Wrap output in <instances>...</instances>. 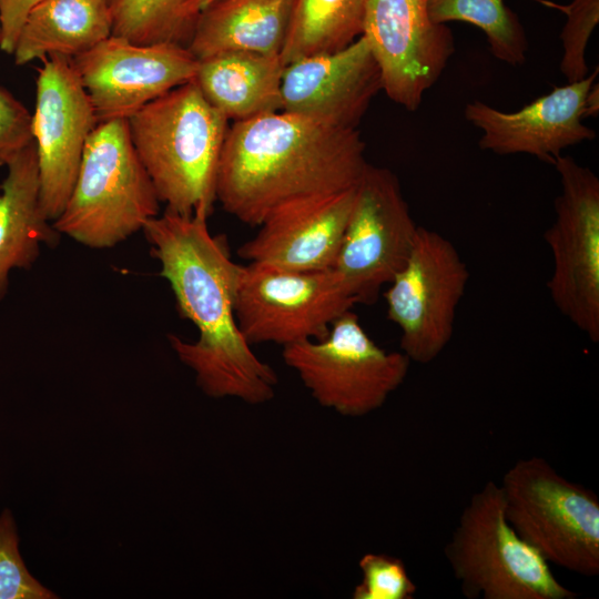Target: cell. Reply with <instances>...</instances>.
Instances as JSON below:
<instances>
[{
	"label": "cell",
	"mask_w": 599,
	"mask_h": 599,
	"mask_svg": "<svg viewBox=\"0 0 599 599\" xmlns=\"http://www.w3.org/2000/svg\"><path fill=\"white\" fill-rule=\"evenodd\" d=\"M499 487L507 520L549 565L585 577L599 575V498L593 490L537 456L517 460Z\"/></svg>",
	"instance_id": "8992f818"
},
{
	"label": "cell",
	"mask_w": 599,
	"mask_h": 599,
	"mask_svg": "<svg viewBox=\"0 0 599 599\" xmlns=\"http://www.w3.org/2000/svg\"><path fill=\"white\" fill-rule=\"evenodd\" d=\"M356 186L285 204L270 213L237 251L251 264L286 271L333 268Z\"/></svg>",
	"instance_id": "e0dca14e"
},
{
	"label": "cell",
	"mask_w": 599,
	"mask_h": 599,
	"mask_svg": "<svg viewBox=\"0 0 599 599\" xmlns=\"http://www.w3.org/2000/svg\"><path fill=\"white\" fill-rule=\"evenodd\" d=\"M561 183L544 238L554 257L547 288L557 309L599 342V179L569 155L552 164Z\"/></svg>",
	"instance_id": "9c48e42d"
},
{
	"label": "cell",
	"mask_w": 599,
	"mask_h": 599,
	"mask_svg": "<svg viewBox=\"0 0 599 599\" xmlns=\"http://www.w3.org/2000/svg\"><path fill=\"white\" fill-rule=\"evenodd\" d=\"M32 141V114L0 87V166H7Z\"/></svg>",
	"instance_id": "83f0119b"
},
{
	"label": "cell",
	"mask_w": 599,
	"mask_h": 599,
	"mask_svg": "<svg viewBox=\"0 0 599 599\" xmlns=\"http://www.w3.org/2000/svg\"><path fill=\"white\" fill-rule=\"evenodd\" d=\"M380 71L382 90L416 111L455 52L447 24L435 23L427 0H368L362 34Z\"/></svg>",
	"instance_id": "4fadbf2b"
},
{
	"label": "cell",
	"mask_w": 599,
	"mask_h": 599,
	"mask_svg": "<svg viewBox=\"0 0 599 599\" xmlns=\"http://www.w3.org/2000/svg\"><path fill=\"white\" fill-rule=\"evenodd\" d=\"M556 8L567 17L560 34L564 52L559 68L568 82L579 81L589 74L586 51L599 22V0H572Z\"/></svg>",
	"instance_id": "484cf974"
},
{
	"label": "cell",
	"mask_w": 599,
	"mask_h": 599,
	"mask_svg": "<svg viewBox=\"0 0 599 599\" xmlns=\"http://www.w3.org/2000/svg\"><path fill=\"white\" fill-rule=\"evenodd\" d=\"M282 357L321 406L346 417L380 408L412 363L403 352L378 346L352 309L332 323L326 337L283 347Z\"/></svg>",
	"instance_id": "52a82bcc"
},
{
	"label": "cell",
	"mask_w": 599,
	"mask_h": 599,
	"mask_svg": "<svg viewBox=\"0 0 599 599\" xmlns=\"http://www.w3.org/2000/svg\"><path fill=\"white\" fill-rule=\"evenodd\" d=\"M598 83L595 82L590 90L588 91V94L586 97L585 101V110H583V116H596L599 111V90H598Z\"/></svg>",
	"instance_id": "f546056e"
},
{
	"label": "cell",
	"mask_w": 599,
	"mask_h": 599,
	"mask_svg": "<svg viewBox=\"0 0 599 599\" xmlns=\"http://www.w3.org/2000/svg\"><path fill=\"white\" fill-rule=\"evenodd\" d=\"M368 0H294L281 51L284 65L341 50L363 34Z\"/></svg>",
	"instance_id": "7402d4cb"
},
{
	"label": "cell",
	"mask_w": 599,
	"mask_h": 599,
	"mask_svg": "<svg viewBox=\"0 0 599 599\" xmlns=\"http://www.w3.org/2000/svg\"><path fill=\"white\" fill-rule=\"evenodd\" d=\"M28 570L19 551V537L9 509L0 514V599H54Z\"/></svg>",
	"instance_id": "d4e9b609"
},
{
	"label": "cell",
	"mask_w": 599,
	"mask_h": 599,
	"mask_svg": "<svg viewBox=\"0 0 599 599\" xmlns=\"http://www.w3.org/2000/svg\"><path fill=\"white\" fill-rule=\"evenodd\" d=\"M0 193V301L8 292L12 270H29L42 245H55L60 233L39 203V171L34 142L8 165Z\"/></svg>",
	"instance_id": "d6986e66"
},
{
	"label": "cell",
	"mask_w": 599,
	"mask_h": 599,
	"mask_svg": "<svg viewBox=\"0 0 599 599\" xmlns=\"http://www.w3.org/2000/svg\"><path fill=\"white\" fill-rule=\"evenodd\" d=\"M72 62L99 122L129 119L149 102L193 80L199 64L183 44H140L113 34Z\"/></svg>",
	"instance_id": "5bb4252c"
},
{
	"label": "cell",
	"mask_w": 599,
	"mask_h": 599,
	"mask_svg": "<svg viewBox=\"0 0 599 599\" xmlns=\"http://www.w3.org/2000/svg\"><path fill=\"white\" fill-rule=\"evenodd\" d=\"M44 0H0V49L13 53L18 37L30 12Z\"/></svg>",
	"instance_id": "f1b7e54d"
},
{
	"label": "cell",
	"mask_w": 599,
	"mask_h": 599,
	"mask_svg": "<svg viewBox=\"0 0 599 599\" xmlns=\"http://www.w3.org/2000/svg\"><path fill=\"white\" fill-rule=\"evenodd\" d=\"M367 164L356 129L285 111L234 121L219 160L216 201L258 226L285 204L356 186Z\"/></svg>",
	"instance_id": "7a4b0ae2"
},
{
	"label": "cell",
	"mask_w": 599,
	"mask_h": 599,
	"mask_svg": "<svg viewBox=\"0 0 599 599\" xmlns=\"http://www.w3.org/2000/svg\"><path fill=\"white\" fill-rule=\"evenodd\" d=\"M280 54L229 52L199 60L193 81L229 120L243 121L282 110Z\"/></svg>",
	"instance_id": "ffe728a7"
},
{
	"label": "cell",
	"mask_w": 599,
	"mask_h": 599,
	"mask_svg": "<svg viewBox=\"0 0 599 599\" xmlns=\"http://www.w3.org/2000/svg\"><path fill=\"white\" fill-rule=\"evenodd\" d=\"M333 268L286 271L243 265L235 318L251 344L283 347L326 337L332 323L356 305Z\"/></svg>",
	"instance_id": "ba28073f"
},
{
	"label": "cell",
	"mask_w": 599,
	"mask_h": 599,
	"mask_svg": "<svg viewBox=\"0 0 599 599\" xmlns=\"http://www.w3.org/2000/svg\"><path fill=\"white\" fill-rule=\"evenodd\" d=\"M207 217L165 209L142 229L181 316L199 332L191 343L173 334L167 338L204 394L264 404L275 396L277 375L237 326L234 307L243 265L232 260L223 236L211 234Z\"/></svg>",
	"instance_id": "6da1fadb"
},
{
	"label": "cell",
	"mask_w": 599,
	"mask_h": 599,
	"mask_svg": "<svg viewBox=\"0 0 599 599\" xmlns=\"http://www.w3.org/2000/svg\"><path fill=\"white\" fill-rule=\"evenodd\" d=\"M427 10L435 23L461 21L479 28L496 59L510 65L526 61L525 29L505 0H427Z\"/></svg>",
	"instance_id": "603a6c76"
},
{
	"label": "cell",
	"mask_w": 599,
	"mask_h": 599,
	"mask_svg": "<svg viewBox=\"0 0 599 599\" xmlns=\"http://www.w3.org/2000/svg\"><path fill=\"white\" fill-rule=\"evenodd\" d=\"M469 599H575L546 559L511 527L499 485L489 480L459 515L444 549Z\"/></svg>",
	"instance_id": "5b68a950"
},
{
	"label": "cell",
	"mask_w": 599,
	"mask_h": 599,
	"mask_svg": "<svg viewBox=\"0 0 599 599\" xmlns=\"http://www.w3.org/2000/svg\"><path fill=\"white\" fill-rule=\"evenodd\" d=\"M358 568L362 579L353 590V599H412L417 592L416 583L397 557L368 552L359 559Z\"/></svg>",
	"instance_id": "4316f807"
},
{
	"label": "cell",
	"mask_w": 599,
	"mask_h": 599,
	"mask_svg": "<svg viewBox=\"0 0 599 599\" xmlns=\"http://www.w3.org/2000/svg\"><path fill=\"white\" fill-rule=\"evenodd\" d=\"M111 34L106 0H44L28 16L12 55L17 65L50 55L72 59Z\"/></svg>",
	"instance_id": "44dd1931"
},
{
	"label": "cell",
	"mask_w": 599,
	"mask_h": 599,
	"mask_svg": "<svg viewBox=\"0 0 599 599\" xmlns=\"http://www.w3.org/2000/svg\"><path fill=\"white\" fill-rule=\"evenodd\" d=\"M216 0H196V9L200 13L201 10H203L204 8H206L207 6H210L212 2H214Z\"/></svg>",
	"instance_id": "4dcf8cb0"
},
{
	"label": "cell",
	"mask_w": 599,
	"mask_h": 599,
	"mask_svg": "<svg viewBox=\"0 0 599 599\" xmlns=\"http://www.w3.org/2000/svg\"><path fill=\"white\" fill-rule=\"evenodd\" d=\"M469 271L455 245L418 226L410 254L384 293L387 318L400 329V352L429 364L450 342Z\"/></svg>",
	"instance_id": "30bf717a"
},
{
	"label": "cell",
	"mask_w": 599,
	"mask_h": 599,
	"mask_svg": "<svg viewBox=\"0 0 599 599\" xmlns=\"http://www.w3.org/2000/svg\"><path fill=\"white\" fill-rule=\"evenodd\" d=\"M128 121L133 148L166 210L213 211L229 119L191 80L145 104Z\"/></svg>",
	"instance_id": "3957f363"
},
{
	"label": "cell",
	"mask_w": 599,
	"mask_h": 599,
	"mask_svg": "<svg viewBox=\"0 0 599 599\" xmlns=\"http://www.w3.org/2000/svg\"><path fill=\"white\" fill-rule=\"evenodd\" d=\"M294 0H216L200 11L186 48L203 60L229 52L281 54Z\"/></svg>",
	"instance_id": "ac0fdd59"
},
{
	"label": "cell",
	"mask_w": 599,
	"mask_h": 599,
	"mask_svg": "<svg viewBox=\"0 0 599 599\" xmlns=\"http://www.w3.org/2000/svg\"><path fill=\"white\" fill-rule=\"evenodd\" d=\"M597 75L598 68L514 112L473 101L466 104L464 115L481 130V150L499 155L525 153L554 164L565 149L597 136L582 123L586 97Z\"/></svg>",
	"instance_id": "9a60e30c"
},
{
	"label": "cell",
	"mask_w": 599,
	"mask_h": 599,
	"mask_svg": "<svg viewBox=\"0 0 599 599\" xmlns=\"http://www.w3.org/2000/svg\"><path fill=\"white\" fill-rule=\"evenodd\" d=\"M417 229L396 174L368 163L333 266L357 304L374 303L403 268Z\"/></svg>",
	"instance_id": "8fae6325"
},
{
	"label": "cell",
	"mask_w": 599,
	"mask_h": 599,
	"mask_svg": "<svg viewBox=\"0 0 599 599\" xmlns=\"http://www.w3.org/2000/svg\"><path fill=\"white\" fill-rule=\"evenodd\" d=\"M111 12L113 35L140 44L185 47L199 14L196 0H116Z\"/></svg>",
	"instance_id": "cb8c5ba5"
},
{
	"label": "cell",
	"mask_w": 599,
	"mask_h": 599,
	"mask_svg": "<svg viewBox=\"0 0 599 599\" xmlns=\"http://www.w3.org/2000/svg\"><path fill=\"white\" fill-rule=\"evenodd\" d=\"M72 59L50 55L38 69L32 138L39 171V203L53 222L72 192L85 143L98 125Z\"/></svg>",
	"instance_id": "7c38bea8"
},
{
	"label": "cell",
	"mask_w": 599,
	"mask_h": 599,
	"mask_svg": "<svg viewBox=\"0 0 599 599\" xmlns=\"http://www.w3.org/2000/svg\"><path fill=\"white\" fill-rule=\"evenodd\" d=\"M160 200L131 141L126 119L99 122L53 227L91 248H108L142 231Z\"/></svg>",
	"instance_id": "277c9868"
},
{
	"label": "cell",
	"mask_w": 599,
	"mask_h": 599,
	"mask_svg": "<svg viewBox=\"0 0 599 599\" xmlns=\"http://www.w3.org/2000/svg\"><path fill=\"white\" fill-rule=\"evenodd\" d=\"M382 90L380 71L367 40L285 65L282 110L343 129H356Z\"/></svg>",
	"instance_id": "2e32d148"
},
{
	"label": "cell",
	"mask_w": 599,
	"mask_h": 599,
	"mask_svg": "<svg viewBox=\"0 0 599 599\" xmlns=\"http://www.w3.org/2000/svg\"><path fill=\"white\" fill-rule=\"evenodd\" d=\"M106 1L110 4V7H112L116 2V0H106Z\"/></svg>",
	"instance_id": "1f68e13d"
}]
</instances>
